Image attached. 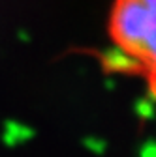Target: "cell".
I'll list each match as a JSON object with an SVG mask.
<instances>
[{"label": "cell", "instance_id": "6da1fadb", "mask_svg": "<svg viewBox=\"0 0 156 157\" xmlns=\"http://www.w3.org/2000/svg\"><path fill=\"white\" fill-rule=\"evenodd\" d=\"M111 32L121 52L147 60L156 71V0H119ZM156 92V78H154Z\"/></svg>", "mask_w": 156, "mask_h": 157}, {"label": "cell", "instance_id": "7a4b0ae2", "mask_svg": "<svg viewBox=\"0 0 156 157\" xmlns=\"http://www.w3.org/2000/svg\"><path fill=\"white\" fill-rule=\"evenodd\" d=\"M141 157H156V142L147 144V146L141 150Z\"/></svg>", "mask_w": 156, "mask_h": 157}]
</instances>
